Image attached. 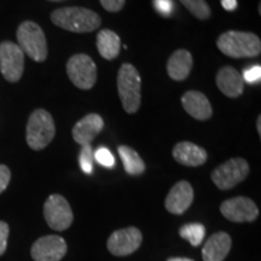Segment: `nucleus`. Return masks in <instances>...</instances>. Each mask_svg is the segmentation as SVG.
<instances>
[{"mask_svg":"<svg viewBox=\"0 0 261 261\" xmlns=\"http://www.w3.org/2000/svg\"><path fill=\"white\" fill-rule=\"evenodd\" d=\"M52 23L73 33H90L102 23L99 15L85 8H61L51 14Z\"/></svg>","mask_w":261,"mask_h":261,"instance_id":"nucleus-1","label":"nucleus"},{"mask_svg":"<svg viewBox=\"0 0 261 261\" xmlns=\"http://www.w3.org/2000/svg\"><path fill=\"white\" fill-rule=\"evenodd\" d=\"M217 46L224 55L232 58L256 57L261 52L260 38L249 32H225L218 38Z\"/></svg>","mask_w":261,"mask_h":261,"instance_id":"nucleus-2","label":"nucleus"},{"mask_svg":"<svg viewBox=\"0 0 261 261\" xmlns=\"http://www.w3.org/2000/svg\"><path fill=\"white\" fill-rule=\"evenodd\" d=\"M117 91L123 109L128 114H136L142 102V79L138 70L132 64L121 65L117 74Z\"/></svg>","mask_w":261,"mask_h":261,"instance_id":"nucleus-3","label":"nucleus"},{"mask_svg":"<svg viewBox=\"0 0 261 261\" xmlns=\"http://www.w3.org/2000/svg\"><path fill=\"white\" fill-rule=\"evenodd\" d=\"M56 135L54 119L51 114L44 109H37L31 114L25 130V138L29 148L42 150L50 144Z\"/></svg>","mask_w":261,"mask_h":261,"instance_id":"nucleus-4","label":"nucleus"},{"mask_svg":"<svg viewBox=\"0 0 261 261\" xmlns=\"http://www.w3.org/2000/svg\"><path fill=\"white\" fill-rule=\"evenodd\" d=\"M18 46L24 55L35 62H44L47 58V42L40 25L25 21L17 29Z\"/></svg>","mask_w":261,"mask_h":261,"instance_id":"nucleus-5","label":"nucleus"},{"mask_svg":"<svg viewBox=\"0 0 261 261\" xmlns=\"http://www.w3.org/2000/svg\"><path fill=\"white\" fill-rule=\"evenodd\" d=\"M249 174V165L244 159L236 158L224 162L212 173V180L220 190H230L242 182Z\"/></svg>","mask_w":261,"mask_h":261,"instance_id":"nucleus-6","label":"nucleus"},{"mask_svg":"<svg viewBox=\"0 0 261 261\" xmlns=\"http://www.w3.org/2000/svg\"><path fill=\"white\" fill-rule=\"evenodd\" d=\"M67 74L77 89L90 90L97 81V67L92 58L85 54L75 55L68 61Z\"/></svg>","mask_w":261,"mask_h":261,"instance_id":"nucleus-7","label":"nucleus"},{"mask_svg":"<svg viewBox=\"0 0 261 261\" xmlns=\"http://www.w3.org/2000/svg\"><path fill=\"white\" fill-rule=\"evenodd\" d=\"M24 69V54L17 44L4 41L0 44V73L9 83H17Z\"/></svg>","mask_w":261,"mask_h":261,"instance_id":"nucleus-8","label":"nucleus"},{"mask_svg":"<svg viewBox=\"0 0 261 261\" xmlns=\"http://www.w3.org/2000/svg\"><path fill=\"white\" fill-rule=\"evenodd\" d=\"M44 217L52 230L64 231L73 223L74 215L69 203L61 195H51L44 204Z\"/></svg>","mask_w":261,"mask_h":261,"instance_id":"nucleus-9","label":"nucleus"},{"mask_svg":"<svg viewBox=\"0 0 261 261\" xmlns=\"http://www.w3.org/2000/svg\"><path fill=\"white\" fill-rule=\"evenodd\" d=\"M220 212L227 220L233 223H250L259 215L255 202L243 196L224 201L220 205Z\"/></svg>","mask_w":261,"mask_h":261,"instance_id":"nucleus-10","label":"nucleus"},{"mask_svg":"<svg viewBox=\"0 0 261 261\" xmlns=\"http://www.w3.org/2000/svg\"><path fill=\"white\" fill-rule=\"evenodd\" d=\"M142 232L137 227H126L110 234L108 250L116 256H126L135 253L142 244Z\"/></svg>","mask_w":261,"mask_h":261,"instance_id":"nucleus-11","label":"nucleus"},{"mask_svg":"<svg viewBox=\"0 0 261 261\" xmlns=\"http://www.w3.org/2000/svg\"><path fill=\"white\" fill-rule=\"evenodd\" d=\"M67 253V243L56 234H48L35 241L31 255L35 261H60Z\"/></svg>","mask_w":261,"mask_h":261,"instance_id":"nucleus-12","label":"nucleus"},{"mask_svg":"<svg viewBox=\"0 0 261 261\" xmlns=\"http://www.w3.org/2000/svg\"><path fill=\"white\" fill-rule=\"evenodd\" d=\"M194 201V189L187 180L178 181L166 197V210L172 214H182L187 212Z\"/></svg>","mask_w":261,"mask_h":261,"instance_id":"nucleus-13","label":"nucleus"},{"mask_svg":"<svg viewBox=\"0 0 261 261\" xmlns=\"http://www.w3.org/2000/svg\"><path fill=\"white\" fill-rule=\"evenodd\" d=\"M104 121L98 114H89L79 120L71 130L73 138L81 146L91 145V142L102 132Z\"/></svg>","mask_w":261,"mask_h":261,"instance_id":"nucleus-14","label":"nucleus"},{"mask_svg":"<svg viewBox=\"0 0 261 261\" xmlns=\"http://www.w3.org/2000/svg\"><path fill=\"white\" fill-rule=\"evenodd\" d=\"M182 108L196 120L204 121L213 115V109L208 98L198 91H188L181 97Z\"/></svg>","mask_w":261,"mask_h":261,"instance_id":"nucleus-15","label":"nucleus"},{"mask_svg":"<svg viewBox=\"0 0 261 261\" xmlns=\"http://www.w3.org/2000/svg\"><path fill=\"white\" fill-rule=\"evenodd\" d=\"M244 80L242 74L233 67H223L217 74V85L226 97L237 98L243 93Z\"/></svg>","mask_w":261,"mask_h":261,"instance_id":"nucleus-16","label":"nucleus"},{"mask_svg":"<svg viewBox=\"0 0 261 261\" xmlns=\"http://www.w3.org/2000/svg\"><path fill=\"white\" fill-rule=\"evenodd\" d=\"M175 161L188 167H197L207 161V151L191 142H180L173 149Z\"/></svg>","mask_w":261,"mask_h":261,"instance_id":"nucleus-17","label":"nucleus"},{"mask_svg":"<svg viewBox=\"0 0 261 261\" xmlns=\"http://www.w3.org/2000/svg\"><path fill=\"white\" fill-rule=\"evenodd\" d=\"M230 234L226 232H217L205 241L203 249H202V257L204 261H223L227 256L231 249Z\"/></svg>","mask_w":261,"mask_h":261,"instance_id":"nucleus-18","label":"nucleus"},{"mask_svg":"<svg viewBox=\"0 0 261 261\" xmlns=\"http://www.w3.org/2000/svg\"><path fill=\"white\" fill-rule=\"evenodd\" d=\"M192 64L191 54L187 50H177L173 52L167 62V73L172 80L182 81L185 80L190 74Z\"/></svg>","mask_w":261,"mask_h":261,"instance_id":"nucleus-19","label":"nucleus"},{"mask_svg":"<svg viewBox=\"0 0 261 261\" xmlns=\"http://www.w3.org/2000/svg\"><path fill=\"white\" fill-rule=\"evenodd\" d=\"M97 48L99 55L108 61L119 56L121 50V41L119 35L110 29H103L97 35Z\"/></svg>","mask_w":261,"mask_h":261,"instance_id":"nucleus-20","label":"nucleus"},{"mask_svg":"<svg viewBox=\"0 0 261 261\" xmlns=\"http://www.w3.org/2000/svg\"><path fill=\"white\" fill-rule=\"evenodd\" d=\"M120 158L122 160L123 167L126 172L130 175H139L145 171V163L142 158L138 155V152L130 146L121 145L117 149Z\"/></svg>","mask_w":261,"mask_h":261,"instance_id":"nucleus-21","label":"nucleus"},{"mask_svg":"<svg viewBox=\"0 0 261 261\" xmlns=\"http://www.w3.org/2000/svg\"><path fill=\"white\" fill-rule=\"evenodd\" d=\"M179 234L184 238V240L189 241L191 246L197 247L202 243L205 236V227L202 224L194 223V224H185L182 225L179 230Z\"/></svg>","mask_w":261,"mask_h":261,"instance_id":"nucleus-22","label":"nucleus"},{"mask_svg":"<svg viewBox=\"0 0 261 261\" xmlns=\"http://www.w3.org/2000/svg\"><path fill=\"white\" fill-rule=\"evenodd\" d=\"M196 18L207 19L211 17V9L205 0H179Z\"/></svg>","mask_w":261,"mask_h":261,"instance_id":"nucleus-23","label":"nucleus"},{"mask_svg":"<svg viewBox=\"0 0 261 261\" xmlns=\"http://www.w3.org/2000/svg\"><path fill=\"white\" fill-rule=\"evenodd\" d=\"M93 158L94 156L91 145H84L79 156V162L81 169L86 174H91L93 171Z\"/></svg>","mask_w":261,"mask_h":261,"instance_id":"nucleus-24","label":"nucleus"},{"mask_svg":"<svg viewBox=\"0 0 261 261\" xmlns=\"http://www.w3.org/2000/svg\"><path fill=\"white\" fill-rule=\"evenodd\" d=\"M94 159L96 161L99 163V165L104 166L107 168H113L115 166V159H114V155L109 151L107 148H99L94 152Z\"/></svg>","mask_w":261,"mask_h":261,"instance_id":"nucleus-25","label":"nucleus"},{"mask_svg":"<svg viewBox=\"0 0 261 261\" xmlns=\"http://www.w3.org/2000/svg\"><path fill=\"white\" fill-rule=\"evenodd\" d=\"M242 77L244 83H248L250 85L259 83L261 79V67L260 65H253V67L247 68L243 71Z\"/></svg>","mask_w":261,"mask_h":261,"instance_id":"nucleus-26","label":"nucleus"},{"mask_svg":"<svg viewBox=\"0 0 261 261\" xmlns=\"http://www.w3.org/2000/svg\"><path fill=\"white\" fill-rule=\"evenodd\" d=\"M154 8L163 17H169L174 10L173 0H154Z\"/></svg>","mask_w":261,"mask_h":261,"instance_id":"nucleus-27","label":"nucleus"},{"mask_svg":"<svg viewBox=\"0 0 261 261\" xmlns=\"http://www.w3.org/2000/svg\"><path fill=\"white\" fill-rule=\"evenodd\" d=\"M9 231V225L5 221H0V256L5 253L6 247H8Z\"/></svg>","mask_w":261,"mask_h":261,"instance_id":"nucleus-28","label":"nucleus"},{"mask_svg":"<svg viewBox=\"0 0 261 261\" xmlns=\"http://www.w3.org/2000/svg\"><path fill=\"white\" fill-rule=\"evenodd\" d=\"M99 2L107 11L119 12L125 6L126 0H99Z\"/></svg>","mask_w":261,"mask_h":261,"instance_id":"nucleus-29","label":"nucleus"},{"mask_svg":"<svg viewBox=\"0 0 261 261\" xmlns=\"http://www.w3.org/2000/svg\"><path fill=\"white\" fill-rule=\"evenodd\" d=\"M11 180V172L8 166L0 165V194L4 192Z\"/></svg>","mask_w":261,"mask_h":261,"instance_id":"nucleus-30","label":"nucleus"},{"mask_svg":"<svg viewBox=\"0 0 261 261\" xmlns=\"http://www.w3.org/2000/svg\"><path fill=\"white\" fill-rule=\"evenodd\" d=\"M221 5L227 11H234L237 9V0H221Z\"/></svg>","mask_w":261,"mask_h":261,"instance_id":"nucleus-31","label":"nucleus"},{"mask_svg":"<svg viewBox=\"0 0 261 261\" xmlns=\"http://www.w3.org/2000/svg\"><path fill=\"white\" fill-rule=\"evenodd\" d=\"M167 261H194V260L189 259V257H169Z\"/></svg>","mask_w":261,"mask_h":261,"instance_id":"nucleus-32","label":"nucleus"},{"mask_svg":"<svg viewBox=\"0 0 261 261\" xmlns=\"http://www.w3.org/2000/svg\"><path fill=\"white\" fill-rule=\"evenodd\" d=\"M256 128H257V132H259V136H261V116L260 115L257 116V120H256Z\"/></svg>","mask_w":261,"mask_h":261,"instance_id":"nucleus-33","label":"nucleus"},{"mask_svg":"<svg viewBox=\"0 0 261 261\" xmlns=\"http://www.w3.org/2000/svg\"><path fill=\"white\" fill-rule=\"evenodd\" d=\"M50 2H63V0H50Z\"/></svg>","mask_w":261,"mask_h":261,"instance_id":"nucleus-34","label":"nucleus"}]
</instances>
